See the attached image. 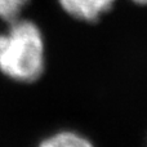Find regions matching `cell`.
Masks as SVG:
<instances>
[{"instance_id": "cell-1", "label": "cell", "mask_w": 147, "mask_h": 147, "mask_svg": "<svg viewBox=\"0 0 147 147\" xmlns=\"http://www.w3.org/2000/svg\"><path fill=\"white\" fill-rule=\"evenodd\" d=\"M45 71V40L34 21L17 18L0 34V72L18 83H35Z\"/></svg>"}, {"instance_id": "cell-2", "label": "cell", "mask_w": 147, "mask_h": 147, "mask_svg": "<svg viewBox=\"0 0 147 147\" xmlns=\"http://www.w3.org/2000/svg\"><path fill=\"white\" fill-rule=\"evenodd\" d=\"M71 18L85 23H97L114 8L116 0H57Z\"/></svg>"}, {"instance_id": "cell-3", "label": "cell", "mask_w": 147, "mask_h": 147, "mask_svg": "<svg viewBox=\"0 0 147 147\" xmlns=\"http://www.w3.org/2000/svg\"><path fill=\"white\" fill-rule=\"evenodd\" d=\"M38 147H94L93 143L80 133L62 130L47 137Z\"/></svg>"}, {"instance_id": "cell-4", "label": "cell", "mask_w": 147, "mask_h": 147, "mask_svg": "<svg viewBox=\"0 0 147 147\" xmlns=\"http://www.w3.org/2000/svg\"><path fill=\"white\" fill-rule=\"evenodd\" d=\"M30 0H0V20L9 23L21 17Z\"/></svg>"}, {"instance_id": "cell-5", "label": "cell", "mask_w": 147, "mask_h": 147, "mask_svg": "<svg viewBox=\"0 0 147 147\" xmlns=\"http://www.w3.org/2000/svg\"><path fill=\"white\" fill-rule=\"evenodd\" d=\"M134 4H138V5H145L146 4V0H132Z\"/></svg>"}]
</instances>
